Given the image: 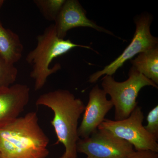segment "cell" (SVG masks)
I'll use <instances>...</instances> for the list:
<instances>
[{
  "label": "cell",
  "instance_id": "cell-4",
  "mask_svg": "<svg viewBox=\"0 0 158 158\" xmlns=\"http://www.w3.org/2000/svg\"><path fill=\"white\" fill-rule=\"evenodd\" d=\"M128 78L123 82L116 81L112 76L105 75L102 79V86L115 108L116 121L128 118L137 106V98L142 88L152 86L158 89V85L132 67Z\"/></svg>",
  "mask_w": 158,
  "mask_h": 158
},
{
  "label": "cell",
  "instance_id": "cell-15",
  "mask_svg": "<svg viewBox=\"0 0 158 158\" xmlns=\"http://www.w3.org/2000/svg\"><path fill=\"white\" fill-rule=\"evenodd\" d=\"M147 125L144 128L153 138L158 140V106L149 111L147 117Z\"/></svg>",
  "mask_w": 158,
  "mask_h": 158
},
{
  "label": "cell",
  "instance_id": "cell-10",
  "mask_svg": "<svg viewBox=\"0 0 158 158\" xmlns=\"http://www.w3.org/2000/svg\"><path fill=\"white\" fill-rule=\"evenodd\" d=\"M30 89L27 85L15 84L0 89V128L18 118L28 104Z\"/></svg>",
  "mask_w": 158,
  "mask_h": 158
},
{
  "label": "cell",
  "instance_id": "cell-14",
  "mask_svg": "<svg viewBox=\"0 0 158 158\" xmlns=\"http://www.w3.org/2000/svg\"><path fill=\"white\" fill-rule=\"evenodd\" d=\"M17 68L10 64L0 56V89L8 88L16 81Z\"/></svg>",
  "mask_w": 158,
  "mask_h": 158
},
{
  "label": "cell",
  "instance_id": "cell-1",
  "mask_svg": "<svg viewBox=\"0 0 158 158\" xmlns=\"http://www.w3.org/2000/svg\"><path fill=\"white\" fill-rule=\"evenodd\" d=\"M49 139L38 123L37 113L31 112L0 128L2 158H45Z\"/></svg>",
  "mask_w": 158,
  "mask_h": 158
},
{
  "label": "cell",
  "instance_id": "cell-9",
  "mask_svg": "<svg viewBox=\"0 0 158 158\" xmlns=\"http://www.w3.org/2000/svg\"><path fill=\"white\" fill-rule=\"evenodd\" d=\"M57 36L64 39L67 32L75 28L89 27L100 32L115 35L88 18L86 11L77 0H66L55 21Z\"/></svg>",
  "mask_w": 158,
  "mask_h": 158
},
{
  "label": "cell",
  "instance_id": "cell-6",
  "mask_svg": "<svg viewBox=\"0 0 158 158\" xmlns=\"http://www.w3.org/2000/svg\"><path fill=\"white\" fill-rule=\"evenodd\" d=\"M152 19L149 14H141L135 19L136 30L133 39L122 53L103 69L98 71L89 77L88 81L95 83L103 75L112 76L125 62L131 59L136 55L158 47V38L151 33Z\"/></svg>",
  "mask_w": 158,
  "mask_h": 158
},
{
  "label": "cell",
  "instance_id": "cell-17",
  "mask_svg": "<svg viewBox=\"0 0 158 158\" xmlns=\"http://www.w3.org/2000/svg\"><path fill=\"white\" fill-rule=\"evenodd\" d=\"M4 3V0H0V9L2 8V6L3 4Z\"/></svg>",
  "mask_w": 158,
  "mask_h": 158
},
{
  "label": "cell",
  "instance_id": "cell-16",
  "mask_svg": "<svg viewBox=\"0 0 158 158\" xmlns=\"http://www.w3.org/2000/svg\"><path fill=\"white\" fill-rule=\"evenodd\" d=\"M125 158H158V152L152 151H135Z\"/></svg>",
  "mask_w": 158,
  "mask_h": 158
},
{
  "label": "cell",
  "instance_id": "cell-11",
  "mask_svg": "<svg viewBox=\"0 0 158 158\" xmlns=\"http://www.w3.org/2000/svg\"><path fill=\"white\" fill-rule=\"evenodd\" d=\"M23 51V46L18 35L4 28L0 21V56L14 65L21 59Z\"/></svg>",
  "mask_w": 158,
  "mask_h": 158
},
{
  "label": "cell",
  "instance_id": "cell-5",
  "mask_svg": "<svg viewBox=\"0 0 158 158\" xmlns=\"http://www.w3.org/2000/svg\"><path fill=\"white\" fill-rule=\"evenodd\" d=\"M144 118L142 108L137 106L128 118L116 121L105 119L98 129L107 130L113 135L127 141L135 151L149 150L158 152V144L143 125Z\"/></svg>",
  "mask_w": 158,
  "mask_h": 158
},
{
  "label": "cell",
  "instance_id": "cell-19",
  "mask_svg": "<svg viewBox=\"0 0 158 158\" xmlns=\"http://www.w3.org/2000/svg\"><path fill=\"white\" fill-rule=\"evenodd\" d=\"M0 158H2V157H1V155H0Z\"/></svg>",
  "mask_w": 158,
  "mask_h": 158
},
{
  "label": "cell",
  "instance_id": "cell-7",
  "mask_svg": "<svg viewBox=\"0 0 158 158\" xmlns=\"http://www.w3.org/2000/svg\"><path fill=\"white\" fill-rule=\"evenodd\" d=\"M77 151L86 155L87 158H125L135 150L127 141L98 128L88 138H80Z\"/></svg>",
  "mask_w": 158,
  "mask_h": 158
},
{
  "label": "cell",
  "instance_id": "cell-2",
  "mask_svg": "<svg viewBox=\"0 0 158 158\" xmlns=\"http://www.w3.org/2000/svg\"><path fill=\"white\" fill-rule=\"evenodd\" d=\"M36 105L45 106L52 110L54 117L51 123L58 139L56 144L60 143L64 145L63 155L67 158H77L78 120L85 110L84 102L68 90L58 89L40 95Z\"/></svg>",
  "mask_w": 158,
  "mask_h": 158
},
{
  "label": "cell",
  "instance_id": "cell-13",
  "mask_svg": "<svg viewBox=\"0 0 158 158\" xmlns=\"http://www.w3.org/2000/svg\"><path fill=\"white\" fill-rule=\"evenodd\" d=\"M66 0H34L43 16L47 20L55 21Z\"/></svg>",
  "mask_w": 158,
  "mask_h": 158
},
{
  "label": "cell",
  "instance_id": "cell-3",
  "mask_svg": "<svg viewBox=\"0 0 158 158\" xmlns=\"http://www.w3.org/2000/svg\"><path fill=\"white\" fill-rule=\"evenodd\" d=\"M37 38V46L28 54L26 58L27 62L32 66L30 76L34 80L35 91L40 90L45 85L48 77L61 69V65L59 63L50 68L55 58L77 47L93 50L88 46L77 44L69 40L59 38L54 24L47 27Z\"/></svg>",
  "mask_w": 158,
  "mask_h": 158
},
{
  "label": "cell",
  "instance_id": "cell-12",
  "mask_svg": "<svg viewBox=\"0 0 158 158\" xmlns=\"http://www.w3.org/2000/svg\"><path fill=\"white\" fill-rule=\"evenodd\" d=\"M133 68L158 85V47L139 54L131 60Z\"/></svg>",
  "mask_w": 158,
  "mask_h": 158
},
{
  "label": "cell",
  "instance_id": "cell-8",
  "mask_svg": "<svg viewBox=\"0 0 158 158\" xmlns=\"http://www.w3.org/2000/svg\"><path fill=\"white\" fill-rule=\"evenodd\" d=\"M106 95L98 85L90 90L88 104L85 106L81 122L78 128L80 138H88L97 131L106 114L113 108V103L108 99Z\"/></svg>",
  "mask_w": 158,
  "mask_h": 158
},
{
  "label": "cell",
  "instance_id": "cell-18",
  "mask_svg": "<svg viewBox=\"0 0 158 158\" xmlns=\"http://www.w3.org/2000/svg\"><path fill=\"white\" fill-rule=\"evenodd\" d=\"M60 158H67V157H66L64 155H62V156Z\"/></svg>",
  "mask_w": 158,
  "mask_h": 158
}]
</instances>
